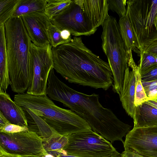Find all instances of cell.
<instances>
[{"mask_svg":"<svg viewBox=\"0 0 157 157\" xmlns=\"http://www.w3.org/2000/svg\"><path fill=\"white\" fill-rule=\"evenodd\" d=\"M141 80L149 81L157 79V67L148 73L141 76Z\"/></svg>","mask_w":157,"mask_h":157,"instance_id":"30","label":"cell"},{"mask_svg":"<svg viewBox=\"0 0 157 157\" xmlns=\"http://www.w3.org/2000/svg\"><path fill=\"white\" fill-rule=\"evenodd\" d=\"M52 50L54 69L69 82L105 90L112 86L108 63L87 48L80 37Z\"/></svg>","mask_w":157,"mask_h":157,"instance_id":"2","label":"cell"},{"mask_svg":"<svg viewBox=\"0 0 157 157\" xmlns=\"http://www.w3.org/2000/svg\"><path fill=\"white\" fill-rule=\"evenodd\" d=\"M102 48L107 56L113 78V90L119 95L128 66L127 50L116 18L109 15L102 25Z\"/></svg>","mask_w":157,"mask_h":157,"instance_id":"5","label":"cell"},{"mask_svg":"<svg viewBox=\"0 0 157 157\" xmlns=\"http://www.w3.org/2000/svg\"><path fill=\"white\" fill-rule=\"evenodd\" d=\"M64 152L77 157H103L117 151L112 144L92 129L67 136Z\"/></svg>","mask_w":157,"mask_h":157,"instance_id":"7","label":"cell"},{"mask_svg":"<svg viewBox=\"0 0 157 157\" xmlns=\"http://www.w3.org/2000/svg\"><path fill=\"white\" fill-rule=\"evenodd\" d=\"M142 83L146 93L149 98L157 96V79L149 81H142Z\"/></svg>","mask_w":157,"mask_h":157,"instance_id":"28","label":"cell"},{"mask_svg":"<svg viewBox=\"0 0 157 157\" xmlns=\"http://www.w3.org/2000/svg\"><path fill=\"white\" fill-rule=\"evenodd\" d=\"M47 0H19L12 17L21 16L36 12H44Z\"/></svg>","mask_w":157,"mask_h":157,"instance_id":"20","label":"cell"},{"mask_svg":"<svg viewBox=\"0 0 157 157\" xmlns=\"http://www.w3.org/2000/svg\"><path fill=\"white\" fill-rule=\"evenodd\" d=\"M32 42L38 47L50 44L48 29L52 23L44 12H36L21 17Z\"/></svg>","mask_w":157,"mask_h":157,"instance_id":"12","label":"cell"},{"mask_svg":"<svg viewBox=\"0 0 157 157\" xmlns=\"http://www.w3.org/2000/svg\"><path fill=\"white\" fill-rule=\"evenodd\" d=\"M11 123L0 111V127L4 126L6 124Z\"/></svg>","mask_w":157,"mask_h":157,"instance_id":"34","label":"cell"},{"mask_svg":"<svg viewBox=\"0 0 157 157\" xmlns=\"http://www.w3.org/2000/svg\"><path fill=\"white\" fill-rule=\"evenodd\" d=\"M154 25L155 28V31H157V13L156 14L154 20Z\"/></svg>","mask_w":157,"mask_h":157,"instance_id":"38","label":"cell"},{"mask_svg":"<svg viewBox=\"0 0 157 157\" xmlns=\"http://www.w3.org/2000/svg\"><path fill=\"white\" fill-rule=\"evenodd\" d=\"M73 0H47L44 13L51 19L68 7Z\"/></svg>","mask_w":157,"mask_h":157,"instance_id":"22","label":"cell"},{"mask_svg":"<svg viewBox=\"0 0 157 157\" xmlns=\"http://www.w3.org/2000/svg\"><path fill=\"white\" fill-rule=\"evenodd\" d=\"M0 111L11 124L28 127V120L25 111L12 100L9 94L1 89Z\"/></svg>","mask_w":157,"mask_h":157,"instance_id":"14","label":"cell"},{"mask_svg":"<svg viewBox=\"0 0 157 157\" xmlns=\"http://www.w3.org/2000/svg\"><path fill=\"white\" fill-rule=\"evenodd\" d=\"M50 20L52 24L68 30L75 36L91 35L99 26L86 0H73L68 7Z\"/></svg>","mask_w":157,"mask_h":157,"instance_id":"6","label":"cell"},{"mask_svg":"<svg viewBox=\"0 0 157 157\" xmlns=\"http://www.w3.org/2000/svg\"><path fill=\"white\" fill-rule=\"evenodd\" d=\"M4 25L11 88L14 92L23 93L27 91L32 80V41L21 17H12Z\"/></svg>","mask_w":157,"mask_h":157,"instance_id":"3","label":"cell"},{"mask_svg":"<svg viewBox=\"0 0 157 157\" xmlns=\"http://www.w3.org/2000/svg\"><path fill=\"white\" fill-rule=\"evenodd\" d=\"M118 24L121 35L127 50L137 51L140 54L137 41L127 14L120 18Z\"/></svg>","mask_w":157,"mask_h":157,"instance_id":"18","label":"cell"},{"mask_svg":"<svg viewBox=\"0 0 157 157\" xmlns=\"http://www.w3.org/2000/svg\"><path fill=\"white\" fill-rule=\"evenodd\" d=\"M144 157H157V126L133 127L127 134L123 143Z\"/></svg>","mask_w":157,"mask_h":157,"instance_id":"10","label":"cell"},{"mask_svg":"<svg viewBox=\"0 0 157 157\" xmlns=\"http://www.w3.org/2000/svg\"><path fill=\"white\" fill-rule=\"evenodd\" d=\"M146 102L157 109V96L149 98V99Z\"/></svg>","mask_w":157,"mask_h":157,"instance_id":"35","label":"cell"},{"mask_svg":"<svg viewBox=\"0 0 157 157\" xmlns=\"http://www.w3.org/2000/svg\"><path fill=\"white\" fill-rule=\"evenodd\" d=\"M128 64L133 68L136 77V87L135 105L137 107L146 102L149 99L143 86L139 66L134 61L132 57V50H128Z\"/></svg>","mask_w":157,"mask_h":157,"instance_id":"19","label":"cell"},{"mask_svg":"<svg viewBox=\"0 0 157 157\" xmlns=\"http://www.w3.org/2000/svg\"><path fill=\"white\" fill-rule=\"evenodd\" d=\"M52 48L51 44L38 47L31 43L30 54L32 78L27 93L34 95H46L49 74L54 68Z\"/></svg>","mask_w":157,"mask_h":157,"instance_id":"8","label":"cell"},{"mask_svg":"<svg viewBox=\"0 0 157 157\" xmlns=\"http://www.w3.org/2000/svg\"><path fill=\"white\" fill-rule=\"evenodd\" d=\"M121 155V157H144L128 148L124 149Z\"/></svg>","mask_w":157,"mask_h":157,"instance_id":"31","label":"cell"},{"mask_svg":"<svg viewBox=\"0 0 157 157\" xmlns=\"http://www.w3.org/2000/svg\"><path fill=\"white\" fill-rule=\"evenodd\" d=\"M126 0H107L109 8L116 12L120 18L125 16L127 10L125 8Z\"/></svg>","mask_w":157,"mask_h":157,"instance_id":"27","label":"cell"},{"mask_svg":"<svg viewBox=\"0 0 157 157\" xmlns=\"http://www.w3.org/2000/svg\"><path fill=\"white\" fill-rule=\"evenodd\" d=\"M136 77L134 70L128 64L125 70L120 100L125 112L133 119L135 117L136 108L135 105Z\"/></svg>","mask_w":157,"mask_h":157,"instance_id":"13","label":"cell"},{"mask_svg":"<svg viewBox=\"0 0 157 157\" xmlns=\"http://www.w3.org/2000/svg\"><path fill=\"white\" fill-rule=\"evenodd\" d=\"M44 151L42 138L32 131L0 132V154L23 157L38 155Z\"/></svg>","mask_w":157,"mask_h":157,"instance_id":"9","label":"cell"},{"mask_svg":"<svg viewBox=\"0 0 157 157\" xmlns=\"http://www.w3.org/2000/svg\"><path fill=\"white\" fill-rule=\"evenodd\" d=\"M133 127L157 126V109L145 102L136 107Z\"/></svg>","mask_w":157,"mask_h":157,"instance_id":"15","label":"cell"},{"mask_svg":"<svg viewBox=\"0 0 157 157\" xmlns=\"http://www.w3.org/2000/svg\"><path fill=\"white\" fill-rule=\"evenodd\" d=\"M23 157H56L53 155L47 153L46 151L43 152L42 153L38 155L31 156H27Z\"/></svg>","mask_w":157,"mask_h":157,"instance_id":"36","label":"cell"},{"mask_svg":"<svg viewBox=\"0 0 157 157\" xmlns=\"http://www.w3.org/2000/svg\"><path fill=\"white\" fill-rule=\"evenodd\" d=\"M14 101L22 108L29 109L61 135L66 136L91 129L88 123L75 113L57 106L47 95L17 94Z\"/></svg>","mask_w":157,"mask_h":157,"instance_id":"4","label":"cell"},{"mask_svg":"<svg viewBox=\"0 0 157 157\" xmlns=\"http://www.w3.org/2000/svg\"><path fill=\"white\" fill-rule=\"evenodd\" d=\"M140 62L138 65L141 76L157 67V58L147 52L140 53Z\"/></svg>","mask_w":157,"mask_h":157,"instance_id":"24","label":"cell"},{"mask_svg":"<svg viewBox=\"0 0 157 157\" xmlns=\"http://www.w3.org/2000/svg\"><path fill=\"white\" fill-rule=\"evenodd\" d=\"M23 109L32 119L31 121H28L29 130L35 133L42 139L49 137L56 132L41 118L33 113L29 109Z\"/></svg>","mask_w":157,"mask_h":157,"instance_id":"17","label":"cell"},{"mask_svg":"<svg viewBox=\"0 0 157 157\" xmlns=\"http://www.w3.org/2000/svg\"><path fill=\"white\" fill-rule=\"evenodd\" d=\"M10 83L4 24L0 25V89L5 91Z\"/></svg>","mask_w":157,"mask_h":157,"instance_id":"16","label":"cell"},{"mask_svg":"<svg viewBox=\"0 0 157 157\" xmlns=\"http://www.w3.org/2000/svg\"><path fill=\"white\" fill-rule=\"evenodd\" d=\"M0 157H20L6 154H0Z\"/></svg>","mask_w":157,"mask_h":157,"instance_id":"37","label":"cell"},{"mask_svg":"<svg viewBox=\"0 0 157 157\" xmlns=\"http://www.w3.org/2000/svg\"><path fill=\"white\" fill-rule=\"evenodd\" d=\"M70 32L67 29H61V35L62 39L67 43L70 42L72 39Z\"/></svg>","mask_w":157,"mask_h":157,"instance_id":"33","label":"cell"},{"mask_svg":"<svg viewBox=\"0 0 157 157\" xmlns=\"http://www.w3.org/2000/svg\"><path fill=\"white\" fill-rule=\"evenodd\" d=\"M54 156L56 157H77L68 155L63 152L57 153ZM103 157H121V154L117 151L109 155Z\"/></svg>","mask_w":157,"mask_h":157,"instance_id":"32","label":"cell"},{"mask_svg":"<svg viewBox=\"0 0 157 157\" xmlns=\"http://www.w3.org/2000/svg\"><path fill=\"white\" fill-rule=\"evenodd\" d=\"M29 130L27 127L22 126L9 123L2 127H0V132L8 133H14Z\"/></svg>","mask_w":157,"mask_h":157,"instance_id":"29","label":"cell"},{"mask_svg":"<svg viewBox=\"0 0 157 157\" xmlns=\"http://www.w3.org/2000/svg\"><path fill=\"white\" fill-rule=\"evenodd\" d=\"M126 3V14L140 53L143 42L147 37L146 26L151 8V1L129 0L127 1Z\"/></svg>","mask_w":157,"mask_h":157,"instance_id":"11","label":"cell"},{"mask_svg":"<svg viewBox=\"0 0 157 157\" xmlns=\"http://www.w3.org/2000/svg\"><path fill=\"white\" fill-rule=\"evenodd\" d=\"M141 52H147L157 58V31L155 30L144 40Z\"/></svg>","mask_w":157,"mask_h":157,"instance_id":"25","label":"cell"},{"mask_svg":"<svg viewBox=\"0 0 157 157\" xmlns=\"http://www.w3.org/2000/svg\"><path fill=\"white\" fill-rule=\"evenodd\" d=\"M61 29L51 24L48 29V33L50 40V44L53 48H56L61 44L67 43L61 36Z\"/></svg>","mask_w":157,"mask_h":157,"instance_id":"26","label":"cell"},{"mask_svg":"<svg viewBox=\"0 0 157 157\" xmlns=\"http://www.w3.org/2000/svg\"><path fill=\"white\" fill-rule=\"evenodd\" d=\"M46 94L69 108L85 120L93 131L106 140L124 143L123 137L131 126L120 120L111 110L103 107L99 95H88L72 89L59 79L53 69L49 74Z\"/></svg>","mask_w":157,"mask_h":157,"instance_id":"1","label":"cell"},{"mask_svg":"<svg viewBox=\"0 0 157 157\" xmlns=\"http://www.w3.org/2000/svg\"><path fill=\"white\" fill-rule=\"evenodd\" d=\"M19 0H0V25L12 17Z\"/></svg>","mask_w":157,"mask_h":157,"instance_id":"23","label":"cell"},{"mask_svg":"<svg viewBox=\"0 0 157 157\" xmlns=\"http://www.w3.org/2000/svg\"><path fill=\"white\" fill-rule=\"evenodd\" d=\"M42 139L44 150L52 155L62 152L68 142L67 136L61 135L57 132L49 137Z\"/></svg>","mask_w":157,"mask_h":157,"instance_id":"21","label":"cell"}]
</instances>
